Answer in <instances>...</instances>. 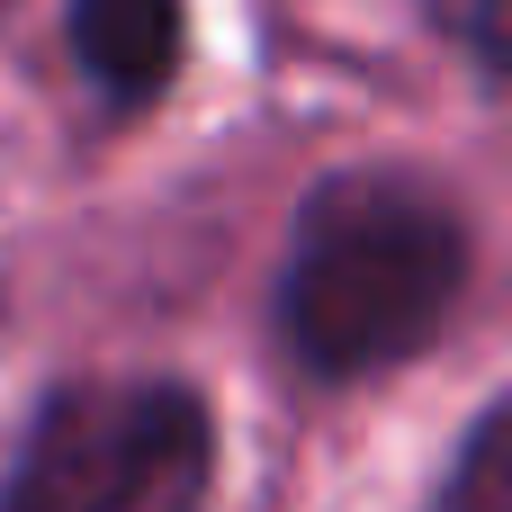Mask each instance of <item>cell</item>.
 <instances>
[{"instance_id": "5b68a950", "label": "cell", "mask_w": 512, "mask_h": 512, "mask_svg": "<svg viewBox=\"0 0 512 512\" xmlns=\"http://www.w3.org/2000/svg\"><path fill=\"white\" fill-rule=\"evenodd\" d=\"M432 27L477 63V81H504L512 36H504V0H432Z\"/></svg>"}, {"instance_id": "277c9868", "label": "cell", "mask_w": 512, "mask_h": 512, "mask_svg": "<svg viewBox=\"0 0 512 512\" xmlns=\"http://www.w3.org/2000/svg\"><path fill=\"white\" fill-rule=\"evenodd\" d=\"M423 512H512V396H486L450 441Z\"/></svg>"}, {"instance_id": "3957f363", "label": "cell", "mask_w": 512, "mask_h": 512, "mask_svg": "<svg viewBox=\"0 0 512 512\" xmlns=\"http://www.w3.org/2000/svg\"><path fill=\"white\" fill-rule=\"evenodd\" d=\"M63 45L99 108L135 117L189 63V0H63Z\"/></svg>"}, {"instance_id": "6da1fadb", "label": "cell", "mask_w": 512, "mask_h": 512, "mask_svg": "<svg viewBox=\"0 0 512 512\" xmlns=\"http://www.w3.org/2000/svg\"><path fill=\"white\" fill-rule=\"evenodd\" d=\"M468 288H477L468 207L432 171L351 162L324 171L288 216V252L270 279V342L306 387H369L450 342Z\"/></svg>"}, {"instance_id": "7a4b0ae2", "label": "cell", "mask_w": 512, "mask_h": 512, "mask_svg": "<svg viewBox=\"0 0 512 512\" xmlns=\"http://www.w3.org/2000/svg\"><path fill=\"white\" fill-rule=\"evenodd\" d=\"M216 405L189 378H54L36 387L0 512H207L216 504Z\"/></svg>"}]
</instances>
